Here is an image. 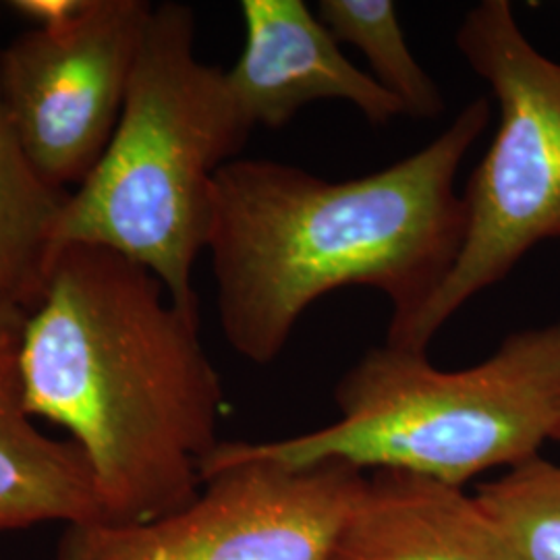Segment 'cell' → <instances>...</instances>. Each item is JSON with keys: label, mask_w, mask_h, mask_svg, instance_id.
<instances>
[{"label": "cell", "mask_w": 560, "mask_h": 560, "mask_svg": "<svg viewBox=\"0 0 560 560\" xmlns=\"http://www.w3.org/2000/svg\"><path fill=\"white\" fill-rule=\"evenodd\" d=\"M478 98L420 152L358 179L235 159L212 183L210 254L222 335L243 360L279 358L314 301L360 284L382 293L390 326L441 289L465 237L460 162L490 122Z\"/></svg>", "instance_id": "cell-1"}, {"label": "cell", "mask_w": 560, "mask_h": 560, "mask_svg": "<svg viewBox=\"0 0 560 560\" xmlns=\"http://www.w3.org/2000/svg\"><path fill=\"white\" fill-rule=\"evenodd\" d=\"M27 411L67 430L106 523L168 515L201 490L219 446L221 376L161 280L115 252H52L18 345Z\"/></svg>", "instance_id": "cell-2"}, {"label": "cell", "mask_w": 560, "mask_h": 560, "mask_svg": "<svg viewBox=\"0 0 560 560\" xmlns=\"http://www.w3.org/2000/svg\"><path fill=\"white\" fill-rule=\"evenodd\" d=\"M254 129L226 71L196 55V15L152 9L117 129L88 179L69 191L50 256L90 245L140 264L183 310L200 312L194 266L206 252L212 183Z\"/></svg>", "instance_id": "cell-3"}, {"label": "cell", "mask_w": 560, "mask_h": 560, "mask_svg": "<svg viewBox=\"0 0 560 560\" xmlns=\"http://www.w3.org/2000/svg\"><path fill=\"white\" fill-rule=\"evenodd\" d=\"M339 420L282 441H222L240 457L345 460L465 488L540 457L560 418V322L502 340L478 365L446 372L421 351L370 349L335 388Z\"/></svg>", "instance_id": "cell-4"}, {"label": "cell", "mask_w": 560, "mask_h": 560, "mask_svg": "<svg viewBox=\"0 0 560 560\" xmlns=\"http://www.w3.org/2000/svg\"><path fill=\"white\" fill-rule=\"evenodd\" d=\"M457 48L499 102L501 120L463 198L465 237L441 289L386 332L421 351L460 307L506 279L523 256L560 237V62L527 40L506 0H483L460 21Z\"/></svg>", "instance_id": "cell-5"}, {"label": "cell", "mask_w": 560, "mask_h": 560, "mask_svg": "<svg viewBox=\"0 0 560 560\" xmlns=\"http://www.w3.org/2000/svg\"><path fill=\"white\" fill-rule=\"evenodd\" d=\"M363 476L345 460L240 457L221 441L189 504L141 523L65 527L59 560H324Z\"/></svg>", "instance_id": "cell-6"}, {"label": "cell", "mask_w": 560, "mask_h": 560, "mask_svg": "<svg viewBox=\"0 0 560 560\" xmlns=\"http://www.w3.org/2000/svg\"><path fill=\"white\" fill-rule=\"evenodd\" d=\"M154 4L92 0L67 27H30L0 48L2 96L42 177L80 187L113 138Z\"/></svg>", "instance_id": "cell-7"}, {"label": "cell", "mask_w": 560, "mask_h": 560, "mask_svg": "<svg viewBox=\"0 0 560 560\" xmlns=\"http://www.w3.org/2000/svg\"><path fill=\"white\" fill-rule=\"evenodd\" d=\"M245 44L226 71L241 117L256 129H280L307 104H353L376 127L405 108L340 50L339 40L303 0H243Z\"/></svg>", "instance_id": "cell-8"}, {"label": "cell", "mask_w": 560, "mask_h": 560, "mask_svg": "<svg viewBox=\"0 0 560 560\" xmlns=\"http://www.w3.org/2000/svg\"><path fill=\"white\" fill-rule=\"evenodd\" d=\"M324 560H520L476 494L407 471H365Z\"/></svg>", "instance_id": "cell-9"}, {"label": "cell", "mask_w": 560, "mask_h": 560, "mask_svg": "<svg viewBox=\"0 0 560 560\" xmlns=\"http://www.w3.org/2000/svg\"><path fill=\"white\" fill-rule=\"evenodd\" d=\"M101 501L80 448L44 434L27 411L18 345L0 349V532L98 523Z\"/></svg>", "instance_id": "cell-10"}, {"label": "cell", "mask_w": 560, "mask_h": 560, "mask_svg": "<svg viewBox=\"0 0 560 560\" xmlns=\"http://www.w3.org/2000/svg\"><path fill=\"white\" fill-rule=\"evenodd\" d=\"M67 196L30 159L0 85V287L27 312L40 303L52 231Z\"/></svg>", "instance_id": "cell-11"}, {"label": "cell", "mask_w": 560, "mask_h": 560, "mask_svg": "<svg viewBox=\"0 0 560 560\" xmlns=\"http://www.w3.org/2000/svg\"><path fill=\"white\" fill-rule=\"evenodd\" d=\"M318 18L339 44L347 42L360 50L370 62V75L402 104L405 115L441 117V88L409 50L390 0H320Z\"/></svg>", "instance_id": "cell-12"}, {"label": "cell", "mask_w": 560, "mask_h": 560, "mask_svg": "<svg viewBox=\"0 0 560 560\" xmlns=\"http://www.w3.org/2000/svg\"><path fill=\"white\" fill-rule=\"evenodd\" d=\"M520 560H560V463L534 457L476 492Z\"/></svg>", "instance_id": "cell-13"}, {"label": "cell", "mask_w": 560, "mask_h": 560, "mask_svg": "<svg viewBox=\"0 0 560 560\" xmlns=\"http://www.w3.org/2000/svg\"><path fill=\"white\" fill-rule=\"evenodd\" d=\"M92 0H13L9 7L32 27L40 30H60L80 20L90 9Z\"/></svg>", "instance_id": "cell-14"}, {"label": "cell", "mask_w": 560, "mask_h": 560, "mask_svg": "<svg viewBox=\"0 0 560 560\" xmlns=\"http://www.w3.org/2000/svg\"><path fill=\"white\" fill-rule=\"evenodd\" d=\"M30 312L0 287V349L20 345Z\"/></svg>", "instance_id": "cell-15"}, {"label": "cell", "mask_w": 560, "mask_h": 560, "mask_svg": "<svg viewBox=\"0 0 560 560\" xmlns=\"http://www.w3.org/2000/svg\"><path fill=\"white\" fill-rule=\"evenodd\" d=\"M552 441L560 442V418L559 423H557V430H555V436H552Z\"/></svg>", "instance_id": "cell-16"}]
</instances>
